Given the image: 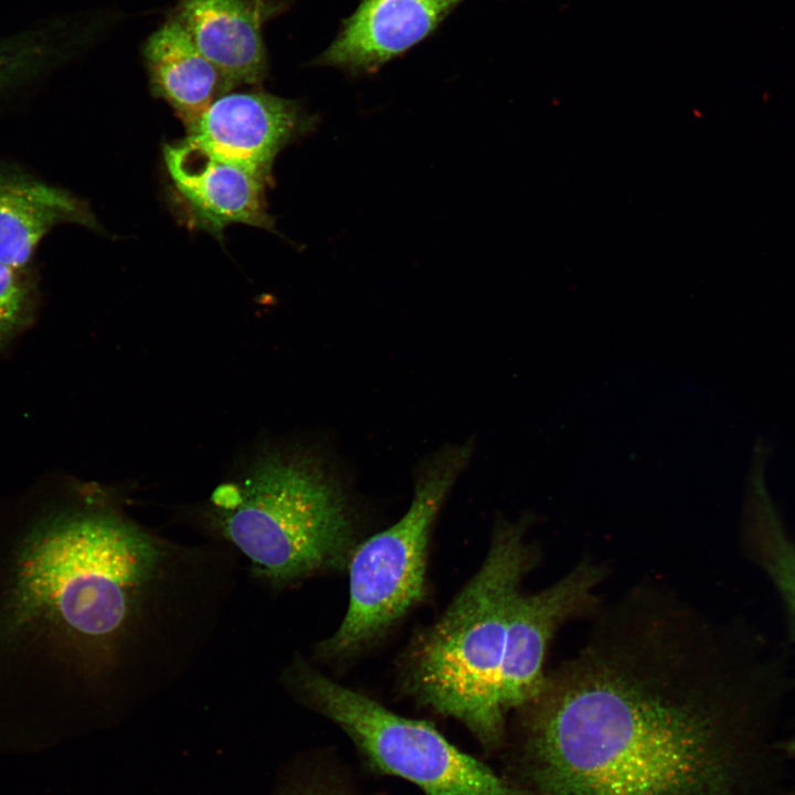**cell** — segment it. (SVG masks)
<instances>
[{"instance_id":"6da1fadb","label":"cell","mask_w":795,"mask_h":795,"mask_svg":"<svg viewBox=\"0 0 795 795\" xmlns=\"http://www.w3.org/2000/svg\"><path fill=\"white\" fill-rule=\"evenodd\" d=\"M777 661L639 584L516 712L502 774L526 795H746Z\"/></svg>"},{"instance_id":"7a4b0ae2","label":"cell","mask_w":795,"mask_h":795,"mask_svg":"<svg viewBox=\"0 0 795 795\" xmlns=\"http://www.w3.org/2000/svg\"><path fill=\"white\" fill-rule=\"evenodd\" d=\"M529 518L496 523L486 558L442 616L415 637L402 662L405 692L464 724L487 753L508 742L500 672L511 605L538 565Z\"/></svg>"},{"instance_id":"3957f363","label":"cell","mask_w":795,"mask_h":795,"mask_svg":"<svg viewBox=\"0 0 795 795\" xmlns=\"http://www.w3.org/2000/svg\"><path fill=\"white\" fill-rule=\"evenodd\" d=\"M162 561L159 543L116 511H75L30 543L20 589L67 630L107 644L132 624Z\"/></svg>"},{"instance_id":"277c9868","label":"cell","mask_w":795,"mask_h":795,"mask_svg":"<svg viewBox=\"0 0 795 795\" xmlns=\"http://www.w3.org/2000/svg\"><path fill=\"white\" fill-rule=\"evenodd\" d=\"M224 536L275 585L347 566L357 547L342 486L309 449H269L215 495Z\"/></svg>"},{"instance_id":"5b68a950","label":"cell","mask_w":795,"mask_h":795,"mask_svg":"<svg viewBox=\"0 0 795 795\" xmlns=\"http://www.w3.org/2000/svg\"><path fill=\"white\" fill-rule=\"evenodd\" d=\"M471 453L467 442L433 454L417 470L413 500L402 518L357 544L347 564L348 610L338 629L319 645L322 656H351L422 601L434 521Z\"/></svg>"},{"instance_id":"8992f818","label":"cell","mask_w":795,"mask_h":795,"mask_svg":"<svg viewBox=\"0 0 795 795\" xmlns=\"http://www.w3.org/2000/svg\"><path fill=\"white\" fill-rule=\"evenodd\" d=\"M289 680L309 707L347 734L378 774L403 778L424 795H526L427 721L400 716L305 662L293 666Z\"/></svg>"},{"instance_id":"52a82bcc","label":"cell","mask_w":795,"mask_h":795,"mask_svg":"<svg viewBox=\"0 0 795 795\" xmlns=\"http://www.w3.org/2000/svg\"><path fill=\"white\" fill-rule=\"evenodd\" d=\"M606 574L604 565L586 558L544 589L517 595L510 608L500 672V700L507 714L539 692L552 638L566 622L597 608L596 591Z\"/></svg>"},{"instance_id":"ba28073f","label":"cell","mask_w":795,"mask_h":795,"mask_svg":"<svg viewBox=\"0 0 795 795\" xmlns=\"http://www.w3.org/2000/svg\"><path fill=\"white\" fill-rule=\"evenodd\" d=\"M315 125L316 117L295 100L262 91L229 92L187 128V137L268 183L277 153Z\"/></svg>"},{"instance_id":"9c48e42d","label":"cell","mask_w":795,"mask_h":795,"mask_svg":"<svg viewBox=\"0 0 795 795\" xmlns=\"http://www.w3.org/2000/svg\"><path fill=\"white\" fill-rule=\"evenodd\" d=\"M163 159L195 226L216 236L233 223L274 227L265 204L267 182L253 172L221 159L188 137L166 144Z\"/></svg>"},{"instance_id":"30bf717a","label":"cell","mask_w":795,"mask_h":795,"mask_svg":"<svg viewBox=\"0 0 795 795\" xmlns=\"http://www.w3.org/2000/svg\"><path fill=\"white\" fill-rule=\"evenodd\" d=\"M276 9L273 0H177L169 14L234 88L266 78L263 24Z\"/></svg>"},{"instance_id":"8fae6325","label":"cell","mask_w":795,"mask_h":795,"mask_svg":"<svg viewBox=\"0 0 795 795\" xmlns=\"http://www.w3.org/2000/svg\"><path fill=\"white\" fill-rule=\"evenodd\" d=\"M464 0H362L316 60L351 73L377 71L428 34Z\"/></svg>"},{"instance_id":"7c38bea8","label":"cell","mask_w":795,"mask_h":795,"mask_svg":"<svg viewBox=\"0 0 795 795\" xmlns=\"http://www.w3.org/2000/svg\"><path fill=\"white\" fill-rule=\"evenodd\" d=\"M98 230L88 205L68 191L0 165V263L26 269L43 237L57 224Z\"/></svg>"},{"instance_id":"4fadbf2b","label":"cell","mask_w":795,"mask_h":795,"mask_svg":"<svg viewBox=\"0 0 795 795\" xmlns=\"http://www.w3.org/2000/svg\"><path fill=\"white\" fill-rule=\"evenodd\" d=\"M141 54L152 93L173 108L187 128L233 89L171 14L147 36Z\"/></svg>"},{"instance_id":"5bb4252c","label":"cell","mask_w":795,"mask_h":795,"mask_svg":"<svg viewBox=\"0 0 795 795\" xmlns=\"http://www.w3.org/2000/svg\"><path fill=\"white\" fill-rule=\"evenodd\" d=\"M763 449L755 451L742 512L745 555L768 577L786 613L795 642V541L787 531L764 478Z\"/></svg>"},{"instance_id":"9a60e30c","label":"cell","mask_w":795,"mask_h":795,"mask_svg":"<svg viewBox=\"0 0 795 795\" xmlns=\"http://www.w3.org/2000/svg\"><path fill=\"white\" fill-rule=\"evenodd\" d=\"M35 296V284L26 269L0 263V351L32 322Z\"/></svg>"},{"instance_id":"2e32d148","label":"cell","mask_w":795,"mask_h":795,"mask_svg":"<svg viewBox=\"0 0 795 795\" xmlns=\"http://www.w3.org/2000/svg\"><path fill=\"white\" fill-rule=\"evenodd\" d=\"M287 795H351L342 786L320 781L305 784Z\"/></svg>"},{"instance_id":"e0dca14e","label":"cell","mask_w":795,"mask_h":795,"mask_svg":"<svg viewBox=\"0 0 795 795\" xmlns=\"http://www.w3.org/2000/svg\"><path fill=\"white\" fill-rule=\"evenodd\" d=\"M783 749L786 753H788L791 756L795 759V734L789 738L786 742L783 744Z\"/></svg>"}]
</instances>
